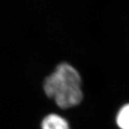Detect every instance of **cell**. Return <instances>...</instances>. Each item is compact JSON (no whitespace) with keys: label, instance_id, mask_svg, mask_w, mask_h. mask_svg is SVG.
Here are the masks:
<instances>
[{"label":"cell","instance_id":"7a4b0ae2","mask_svg":"<svg viewBox=\"0 0 129 129\" xmlns=\"http://www.w3.org/2000/svg\"><path fill=\"white\" fill-rule=\"evenodd\" d=\"M40 129H70V125L62 116L56 113H50L42 119Z\"/></svg>","mask_w":129,"mask_h":129},{"label":"cell","instance_id":"3957f363","mask_svg":"<svg viewBox=\"0 0 129 129\" xmlns=\"http://www.w3.org/2000/svg\"><path fill=\"white\" fill-rule=\"evenodd\" d=\"M116 123L120 129H129V103L124 105L118 111Z\"/></svg>","mask_w":129,"mask_h":129},{"label":"cell","instance_id":"6da1fadb","mask_svg":"<svg viewBox=\"0 0 129 129\" xmlns=\"http://www.w3.org/2000/svg\"><path fill=\"white\" fill-rule=\"evenodd\" d=\"M43 90L62 109L78 105L83 100L81 78L78 70L67 62L59 64L43 81Z\"/></svg>","mask_w":129,"mask_h":129}]
</instances>
